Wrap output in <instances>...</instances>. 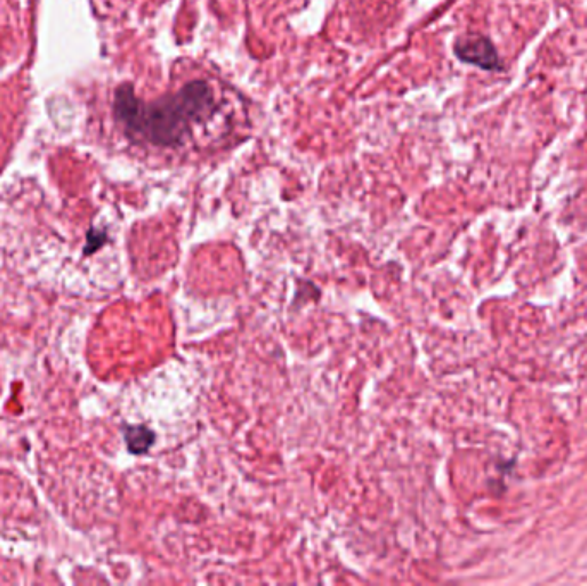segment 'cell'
I'll return each mask as SVG.
<instances>
[{
	"label": "cell",
	"mask_w": 587,
	"mask_h": 586,
	"mask_svg": "<svg viewBox=\"0 0 587 586\" xmlns=\"http://www.w3.org/2000/svg\"><path fill=\"white\" fill-rule=\"evenodd\" d=\"M213 107L212 88L205 81H191L174 95L150 104L141 102L131 85H122L115 92V117L126 133L157 147L179 145L189 126L210 116Z\"/></svg>",
	"instance_id": "6da1fadb"
},
{
	"label": "cell",
	"mask_w": 587,
	"mask_h": 586,
	"mask_svg": "<svg viewBox=\"0 0 587 586\" xmlns=\"http://www.w3.org/2000/svg\"><path fill=\"white\" fill-rule=\"evenodd\" d=\"M155 435L152 430L146 427H128L126 428V444L129 451L133 454H143L153 446Z\"/></svg>",
	"instance_id": "3957f363"
},
{
	"label": "cell",
	"mask_w": 587,
	"mask_h": 586,
	"mask_svg": "<svg viewBox=\"0 0 587 586\" xmlns=\"http://www.w3.org/2000/svg\"><path fill=\"white\" fill-rule=\"evenodd\" d=\"M454 50L460 61L467 64H474L488 71L502 68L498 62L497 50L488 38L478 37V35L460 38L459 42L455 43Z\"/></svg>",
	"instance_id": "7a4b0ae2"
}]
</instances>
